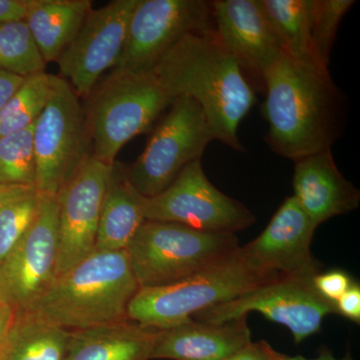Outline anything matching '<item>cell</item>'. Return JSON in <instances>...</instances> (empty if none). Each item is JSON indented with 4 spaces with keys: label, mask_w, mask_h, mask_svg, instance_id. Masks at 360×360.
Returning <instances> with one entry per match:
<instances>
[{
    "label": "cell",
    "mask_w": 360,
    "mask_h": 360,
    "mask_svg": "<svg viewBox=\"0 0 360 360\" xmlns=\"http://www.w3.org/2000/svg\"><path fill=\"white\" fill-rule=\"evenodd\" d=\"M265 141L295 161L333 148L345 124V99L326 66L281 54L264 77Z\"/></svg>",
    "instance_id": "obj_1"
},
{
    "label": "cell",
    "mask_w": 360,
    "mask_h": 360,
    "mask_svg": "<svg viewBox=\"0 0 360 360\" xmlns=\"http://www.w3.org/2000/svg\"><path fill=\"white\" fill-rule=\"evenodd\" d=\"M174 98L188 97L200 106L214 141L245 151L238 127L257 103L255 90L215 30L191 33L177 42L153 70Z\"/></svg>",
    "instance_id": "obj_2"
},
{
    "label": "cell",
    "mask_w": 360,
    "mask_h": 360,
    "mask_svg": "<svg viewBox=\"0 0 360 360\" xmlns=\"http://www.w3.org/2000/svg\"><path fill=\"white\" fill-rule=\"evenodd\" d=\"M139 290L127 250L94 251L26 309L68 330L94 328L129 321L127 309Z\"/></svg>",
    "instance_id": "obj_3"
},
{
    "label": "cell",
    "mask_w": 360,
    "mask_h": 360,
    "mask_svg": "<svg viewBox=\"0 0 360 360\" xmlns=\"http://www.w3.org/2000/svg\"><path fill=\"white\" fill-rule=\"evenodd\" d=\"M281 276L259 264L245 246H239L179 283L139 288L129 302L127 317L150 328H174L202 310L234 300Z\"/></svg>",
    "instance_id": "obj_4"
},
{
    "label": "cell",
    "mask_w": 360,
    "mask_h": 360,
    "mask_svg": "<svg viewBox=\"0 0 360 360\" xmlns=\"http://www.w3.org/2000/svg\"><path fill=\"white\" fill-rule=\"evenodd\" d=\"M174 99L153 72H110L101 78L84 99L92 155L112 165L120 149L148 131Z\"/></svg>",
    "instance_id": "obj_5"
},
{
    "label": "cell",
    "mask_w": 360,
    "mask_h": 360,
    "mask_svg": "<svg viewBox=\"0 0 360 360\" xmlns=\"http://www.w3.org/2000/svg\"><path fill=\"white\" fill-rule=\"evenodd\" d=\"M239 248L236 233L196 231L174 222L146 220L127 248L139 288L179 283Z\"/></svg>",
    "instance_id": "obj_6"
},
{
    "label": "cell",
    "mask_w": 360,
    "mask_h": 360,
    "mask_svg": "<svg viewBox=\"0 0 360 360\" xmlns=\"http://www.w3.org/2000/svg\"><path fill=\"white\" fill-rule=\"evenodd\" d=\"M37 188L56 195L92 155V139L82 98L60 75H51V90L33 125Z\"/></svg>",
    "instance_id": "obj_7"
},
{
    "label": "cell",
    "mask_w": 360,
    "mask_h": 360,
    "mask_svg": "<svg viewBox=\"0 0 360 360\" xmlns=\"http://www.w3.org/2000/svg\"><path fill=\"white\" fill-rule=\"evenodd\" d=\"M168 108L141 155L125 167L130 184L146 198L165 191L214 141L205 113L193 99L176 97Z\"/></svg>",
    "instance_id": "obj_8"
},
{
    "label": "cell",
    "mask_w": 360,
    "mask_h": 360,
    "mask_svg": "<svg viewBox=\"0 0 360 360\" xmlns=\"http://www.w3.org/2000/svg\"><path fill=\"white\" fill-rule=\"evenodd\" d=\"M212 30V1L137 0L122 53L111 72H153L182 37Z\"/></svg>",
    "instance_id": "obj_9"
},
{
    "label": "cell",
    "mask_w": 360,
    "mask_h": 360,
    "mask_svg": "<svg viewBox=\"0 0 360 360\" xmlns=\"http://www.w3.org/2000/svg\"><path fill=\"white\" fill-rule=\"evenodd\" d=\"M260 312L265 319L290 329L295 343H302L319 333L326 315L338 314L335 303L319 295L312 279L281 276L243 295L215 305L191 319L196 321L221 323Z\"/></svg>",
    "instance_id": "obj_10"
},
{
    "label": "cell",
    "mask_w": 360,
    "mask_h": 360,
    "mask_svg": "<svg viewBox=\"0 0 360 360\" xmlns=\"http://www.w3.org/2000/svg\"><path fill=\"white\" fill-rule=\"evenodd\" d=\"M144 217L217 233H236L255 222V215L243 203L213 186L201 160L189 163L162 193L146 198Z\"/></svg>",
    "instance_id": "obj_11"
},
{
    "label": "cell",
    "mask_w": 360,
    "mask_h": 360,
    "mask_svg": "<svg viewBox=\"0 0 360 360\" xmlns=\"http://www.w3.org/2000/svg\"><path fill=\"white\" fill-rule=\"evenodd\" d=\"M58 255V198L41 193L37 217L0 262V300L14 310L30 307L56 281Z\"/></svg>",
    "instance_id": "obj_12"
},
{
    "label": "cell",
    "mask_w": 360,
    "mask_h": 360,
    "mask_svg": "<svg viewBox=\"0 0 360 360\" xmlns=\"http://www.w3.org/2000/svg\"><path fill=\"white\" fill-rule=\"evenodd\" d=\"M136 4L137 0H115L92 9L77 37L56 60L60 77L80 98L89 96L104 72L115 68Z\"/></svg>",
    "instance_id": "obj_13"
},
{
    "label": "cell",
    "mask_w": 360,
    "mask_h": 360,
    "mask_svg": "<svg viewBox=\"0 0 360 360\" xmlns=\"http://www.w3.org/2000/svg\"><path fill=\"white\" fill-rule=\"evenodd\" d=\"M112 165L90 155L56 194L58 255L56 277L96 251L97 226Z\"/></svg>",
    "instance_id": "obj_14"
},
{
    "label": "cell",
    "mask_w": 360,
    "mask_h": 360,
    "mask_svg": "<svg viewBox=\"0 0 360 360\" xmlns=\"http://www.w3.org/2000/svg\"><path fill=\"white\" fill-rule=\"evenodd\" d=\"M212 6L217 39L264 89L265 73L284 51L260 0H214Z\"/></svg>",
    "instance_id": "obj_15"
},
{
    "label": "cell",
    "mask_w": 360,
    "mask_h": 360,
    "mask_svg": "<svg viewBox=\"0 0 360 360\" xmlns=\"http://www.w3.org/2000/svg\"><path fill=\"white\" fill-rule=\"evenodd\" d=\"M317 227L297 200L290 196L264 232L245 248L259 264L276 274L312 279L321 272L310 250Z\"/></svg>",
    "instance_id": "obj_16"
},
{
    "label": "cell",
    "mask_w": 360,
    "mask_h": 360,
    "mask_svg": "<svg viewBox=\"0 0 360 360\" xmlns=\"http://www.w3.org/2000/svg\"><path fill=\"white\" fill-rule=\"evenodd\" d=\"M293 198L319 226L359 207L360 191L336 167L331 149L295 161Z\"/></svg>",
    "instance_id": "obj_17"
},
{
    "label": "cell",
    "mask_w": 360,
    "mask_h": 360,
    "mask_svg": "<svg viewBox=\"0 0 360 360\" xmlns=\"http://www.w3.org/2000/svg\"><path fill=\"white\" fill-rule=\"evenodd\" d=\"M251 342L246 316L221 323L191 319L162 329L151 359L224 360Z\"/></svg>",
    "instance_id": "obj_18"
},
{
    "label": "cell",
    "mask_w": 360,
    "mask_h": 360,
    "mask_svg": "<svg viewBox=\"0 0 360 360\" xmlns=\"http://www.w3.org/2000/svg\"><path fill=\"white\" fill-rule=\"evenodd\" d=\"M161 331L131 321L71 330L65 360H150Z\"/></svg>",
    "instance_id": "obj_19"
},
{
    "label": "cell",
    "mask_w": 360,
    "mask_h": 360,
    "mask_svg": "<svg viewBox=\"0 0 360 360\" xmlns=\"http://www.w3.org/2000/svg\"><path fill=\"white\" fill-rule=\"evenodd\" d=\"M146 198L127 179L124 165L113 163L97 226L96 251L127 250L146 221Z\"/></svg>",
    "instance_id": "obj_20"
},
{
    "label": "cell",
    "mask_w": 360,
    "mask_h": 360,
    "mask_svg": "<svg viewBox=\"0 0 360 360\" xmlns=\"http://www.w3.org/2000/svg\"><path fill=\"white\" fill-rule=\"evenodd\" d=\"M91 11L89 0H32L25 21L45 63L58 60Z\"/></svg>",
    "instance_id": "obj_21"
},
{
    "label": "cell",
    "mask_w": 360,
    "mask_h": 360,
    "mask_svg": "<svg viewBox=\"0 0 360 360\" xmlns=\"http://www.w3.org/2000/svg\"><path fill=\"white\" fill-rule=\"evenodd\" d=\"M70 330L28 309L16 310L0 360H65Z\"/></svg>",
    "instance_id": "obj_22"
},
{
    "label": "cell",
    "mask_w": 360,
    "mask_h": 360,
    "mask_svg": "<svg viewBox=\"0 0 360 360\" xmlns=\"http://www.w3.org/2000/svg\"><path fill=\"white\" fill-rule=\"evenodd\" d=\"M260 4L284 53L317 63L310 41L314 0H260Z\"/></svg>",
    "instance_id": "obj_23"
},
{
    "label": "cell",
    "mask_w": 360,
    "mask_h": 360,
    "mask_svg": "<svg viewBox=\"0 0 360 360\" xmlns=\"http://www.w3.org/2000/svg\"><path fill=\"white\" fill-rule=\"evenodd\" d=\"M40 198L37 186L0 184V262L37 217Z\"/></svg>",
    "instance_id": "obj_24"
},
{
    "label": "cell",
    "mask_w": 360,
    "mask_h": 360,
    "mask_svg": "<svg viewBox=\"0 0 360 360\" xmlns=\"http://www.w3.org/2000/svg\"><path fill=\"white\" fill-rule=\"evenodd\" d=\"M51 90V75H28L0 110V136L32 127L41 115Z\"/></svg>",
    "instance_id": "obj_25"
},
{
    "label": "cell",
    "mask_w": 360,
    "mask_h": 360,
    "mask_svg": "<svg viewBox=\"0 0 360 360\" xmlns=\"http://www.w3.org/2000/svg\"><path fill=\"white\" fill-rule=\"evenodd\" d=\"M45 66L25 20L0 23V70L26 77Z\"/></svg>",
    "instance_id": "obj_26"
},
{
    "label": "cell",
    "mask_w": 360,
    "mask_h": 360,
    "mask_svg": "<svg viewBox=\"0 0 360 360\" xmlns=\"http://www.w3.org/2000/svg\"><path fill=\"white\" fill-rule=\"evenodd\" d=\"M33 125L0 136V184L2 186H37Z\"/></svg>",
    "instance_id": "obj_27"
},
{
    "label": "cell",
    "mask_w": 360,
    "mask_h": 360,
    "mask_svg": "<svg viewBox=\"0 0 360 360\" xmlns=\"http://www.w3.org/2000/svg\"><path fill=\"white\" fill-rule=\"evenodd\" d=\"M354 4V0H314L310 41L314 59L321 65L328 68L341 20Z\"/></svg>",
    "instance_id": "obj_28"
},
{
    "label": "cell",
    "mask_w": 360,
    "mask_h": 360,
    "mask_svg": "<svg viewBox=\"0 0 360 360\" xmlns=\"http://www.w3.org/2000/svg\"><path fill=\"white\" fill-rule=\"evenodd\" d=\"M354 283L347 272L331 270L324 274H317L312 278L314 290L328 302L335 303Z\"/></svg>",
    "instance_id": "obj_29"
},
{
    "label": "cell",
    "mask_w": 360,
    "mask_h": 360,
    "mask_svg": "<svg viewBox=\"0 0 360 360\" xmlns=\"http://www.w3.org/2000/svg\"><path fill=\"white\" fill-rule=\"evenodd\" d=\"M338 314L342 315L356 323L360 322V286L352 283V286L335 302Z\"/></svg>",
    "instance_id": "obj_30"
},
{
    "label": "cell",
    "mask_w": 360,
    "mask_h": 360,
    "mask_svg": "<svg viewBox=\"0 0 360 360\" xmlns=\"http://www.w3.org/2000/svg\"><path fill=\"white\" fill-rule=\"evenodd\" d=\"M32 0H0V23L25 20Z\"/></svg>",
    "instance_id": "obj_31"
},
{
    "label": "cell",
    "mask_w": 360,
    "mask_h": 360,
    "mask_svg": "<svg viewBox=\"0 0 360 360\" xmlns=\"http://www.w3.org/2000/svg\"><path fill=\"white\" fill-rule=\"evenodd\" d=\"M258 345H259V347L264 350V354H266L269 360H354L349 352H348L345 357H342V359H336L335 355L333 354V352H331L330 350L326 349V348H323V349L321 350L316 359H305V357L302 356V355L290 356V355L281 354V352H276L269 342L264 340L258 341Z\"/></svg>",
    "instance_id": "obj_32"
},
{
    "label": "cell",
    "mask_w": 360,
    "mask_h": 360,
    "mask_svg": "<svg viewBox=\"0 0 360 360\" xmlns=\"http://www.w3.org/2000/svg\"><path fill=\"white\" fill-rule=\"evenodd\" d=\"M25 77L0 70V110L13 96L14 92L22 84Z\"/></svg>",
    "instance_id": "obj_33"
},
{
    "label": "cell",
    "mask_w": 360,
    "mask_h": 360,
    "mask_svg": "<svg viewBox=\"0 0 360 360\" xmlns=\"http://www.w3.org/2000/svg\"><path fill=\"white\" fill-rule=\"evenodd\" d=\"M224 360H269L258 342H251Z\"/></svg>",
    "instance_id": "obj_34"
},
{
    "label": "cell",
    "mask_w": 360,
    "mask_h": 360,
    "mask_svg": "<svg viewBox=\"0 0 360 360\" xmlns=\"http://www.w3.org/2000/svg\"><path fill=\"white\" fill-rule=\"evenodd\" d=\"M16 310L0 300V347L6 340L9 329L13 326Z\"/></svg>",
    "instance_id": "obj_35"
}]
</instances>
